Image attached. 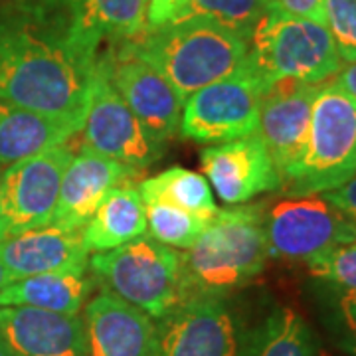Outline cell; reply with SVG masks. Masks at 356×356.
Masks as SVG:
<instances>
[{"instance_id":"cell-19","label":"cell","mask_w":356,"mask_h":356,"mask_svg":"<svg viewBox=\"0 0 356 356\" xmlns=\"http://www.w3.org/2000/svg\"><path fill=\"white\" fill-rule=\"evenodd\" d=\"M83 229L48 224L0 242V261L14 280L40 273L89 269Z\"/></svg>"},{"instance_id":"cell-22","label":"cell","mask_w":356,"mask_h":356,"mask_svg":"<svg viewBox=\"0 0 356 356\" xmlns=\"http://www.w3.org/2000/svg\"><path fill=\"white\" fill-rule=\"evenodd\" d=\"M143 236H147L145 202L133 184L109 192L83 226V242L89 254L109 252Z\"/></svg>"},{"instance_id":"cell-30","label":"cell","mask_w":356,"mask_h":356,"mask_svg":"<svg viewBox=\"0 0 356 356\" xmlns=\"http://www.w3.org/2000/svg\"><path fill=\"white\" fill-rule=\"evenodd\" d=\"M321 196L327 198L329 202L334 204L339 210H343L346 216L356 222V177L353 180H348L343 186L325 192Z\"/></svg>"},{"instance_id":"cell-9","label":"cell","mask_w":356,"mask_h":356,"mask_svg":"<svg viewBox=\"0 0 356 356\" xmlns=\"http://www.w3.org/2000/svg\"><path fill=\"white\" fill-rule=\"evenodd\" d=\"M79 133L83 135L81 147L140 170L156 163L166 149L163 140L154 139L140 125L139 119L117 93L107 74L105 54H102L93 74L83 127Z\"/></svg>"},{"instance_id":"cell-10","label":"cell","mask_w":356,"mask_h":356,"mask_svg":"<svg viewBox=\"0 0 356 356\" xmlns=\"http://www.w3.org/2000/svg\"><path fill=\"white\" fill-rule=\"evenodd\" d=\"M271 257L309 261L337 245L355 242L356 222L321 194L289 196L266 212Z\"/></svg>"},{"instance_id":"cell-3","label":"cell","mask_w":356,"mask_h":356,"mask_svg":"<svg viewBox=\"0 0 356 356\" xmlns=\"http://www.w3.org/2000/svg\"><path fill=\"white\" fill-rule=\"evenodd\" d=\"M266 212L264 202L218 210L202 236L180 254L184 299L226 297L261 275L271 257Z\"/></svg>"},{"instance_id":"cell-37","label":"cell","mask_w":356,"mask_h":356,"mask_svg":"<svg viewBox=\"0 0 356 356\" xmlns=\"http://www.w3.org/2000/svg\"><path fill=\"white\" fill-rule=\"evenodd\" d=\"M0 175H2V168H0Z\"/></svg>"},{"instance_id":"cell-25","label":"cell","mask_w":356,"mask_h":356,"mask_svg":"<svg viewBox=\"0 0 356 356\" xmlns=\"http://www.w3.org/2000/svg\"><path fill=\"white\" fill-rule=\"evenodd\" d=\"M271 2L273 0H184L168 20H208L228 28L250 42L255 26Z\"/></svg>"},{"instance_id":"cell-36","label":"cell","mask_w":356,"mask_h":356,"mask_svg":"<svg viewBox=\"0 0 356 356\" xmlns=\"http://www.w3.org/2000/svg\"><path fill=\"white\" fill-rule=\"evenodd\" d=\"M317 356H344V355H337V353H332V350H325V348H321V346H318Z\"/></svg>"},{"instance_id":"cell-1","label":"cell","mask_w":356,"mask_h":356,"mask_svg":"<svg viewBox=\"0 0 356 356\" xmlns=\"http://www.w3.org/2000/svg\"><path fill=\"white\" fill-rule=\"evenodd\" d=\"M99 58L54 16L24 8L0 20V99L83 127Z\"/></svg>"},{"instance_id":"cell-24","label":"cell","mask_w":356,"mask_h":356,"mask_svg":"<svg viewBox=\"0 0 356 356\" xmlns=\"http://www.w3.org/2000/svg\"><path fill=\"white\" fill-rule=\"evenodd\" d=\"M139 194L145 204H170L204 216H214L220 210L216 204V194L204 175H198L182 166H172L154 177L143 178L139 184Z\"/></svg>"},{"instance_id":"cell-32","label":"cell","mask_w":356,"mask_h":356,"mask_svg":"<svg viewBox=\"0 0 356 356\" xmlns=\"http://www.w3.org/2000/svg\"><path fill=\"white\" fill-rule=\"evenodd\" d=\"M184 0H149L147 6V28H156L166 22Z\"/></svg>"},{"instance_id":"cell-23","label":"cell","mask_w":356,"mask_h":356,"mask_svg":"<svg viewBox=\"0 0 356 356\" xmlns=\"http://www.w3.org/2000/svg\"><path fill=\"white\" fill-rule=\"evenodd\" d=\"M313 329L297 311L277 307L259 325L243 332L240 356H317Z\"/></svg>"},{"instance_id":"cell-18","label":"cell","mask_w":356,"mask_h":356,"mask_svg":"<svg viewBox=\"0 0 356 356\" xmlns=\"http://www.w3.org/2000/svg\"><path fill=\"white\" fill-rule=\"evenodd\" d=\"M0 337L16 356H89L79 315L0 307Z\"/></svg>"},{"instance_id":"cell-5","label":"cell","mask_w":356,"mask_h":356,"mask_svg":"<svg viewBox=\"0 0 356 356\" xmlns=\"http://www.w3.org/2000/svg\"><path fill=\"white\" fill-rule=\"evenodd\" d=\"M356 177V102L332 79L317 93L305 153L283 182L287 196H315Z\"/></svg>"},{"instance_id":"cell-35","label":"cell","mask_w":356,"mask_h":356,"mask_svg":"<svg viewBox=\"0 0 356 356\" xmlns=\"http://www.w3.org/2000/svg\"><path fill=\"white\" fill-rule=\"evenodd\" d=\"M0 356H16L13 353V348L2 341V337H0Z\"/></svg>"},{"instance_id":"cell-27","label":"cell","mask_w":356,"mask_h":356,"mask_svg":"<svg viewBox=\"0 0 356 356\" xmlns=\"http://www.w3.org/2000/svg\"><path fill=\"white\" fill-rule=\"evenodd\" d=\"M318 303L332 344L344 356H356V291L323 283Z\"/></svg>"},{"instance_id":"cell-2","label":"cell","mask_w":356,"mask_h":356,"mask_svg":"<svg viewBox=\"0 0 356 356\" xmlns=\"http://www.w3.org/2000/svg\"><path fill=\"white\" fill-rule=\"evenodd\" d=\"M121 50L154 67L186 102L198 89L240 72L250 42L208 20H168L145 28Z\"/></svg>"},{"instance_id":"cell-16","label":"cell","mask_w":356,"mask_h":356,"mask_svg":"<svg viewBox=\"0 0 356 356\" xmlns=\"http://www.w3.org/2000/svg\"><path fill=\"white\" fill-rule=\"evenodd\" d=\"M135 180H143L140 168L81 147V153L74 154L65 166L51 224L60 228L83 229L109 192Z\"/></svg>"},{"instance_id":"cell-11","label":"cell","mask_w":356,"mask_h":356,"mask_svg":"<svg viewBox=\"0 0 356 356\" xmlns=\"http://www.w3.org/2000/svg\"><path fill=\"white\" fill-rule=\"evenodd\" d=\"M156 356H240L242 325L224 297L196 295L156 321Z\"/></svg>"},{"instance_id":"cell-21","label":"cell","mask_w":356,"mask_h":356,"mask_svg":"<svg viewBox=\"0 0 356 356\" xmlns=\"http://www.w3.org/2000/svg\"><path fill=\"white\" fill-rule=\"evenodd\" d=\"M89 269L40 273L10 281L0 289V307H32L50 313L77 315L95 291Z\"/></svg>"},{"instance_id":"cell-7","label":"cell","mask_w":356,"mask_h":356,"mask_svg":"<svg viewBox=\"0 0 356 356\" xmlns=\"http://www.w3.org/2000/svg\"><path fill=\"white\" fill-rule=\"evenodd\" d=\"M74 156L70 140L2 168L0 175V242L28 229L51 224L62 177Z\"/></svg>"},{"instance_id":"cell-15","label":"cell","mask_w":356,"mask_h":356,"mask_svg":"<svg viewBox=\"0 0 356 356\" xmlns=\"http://www.w3.org/2000/svg\"><path fill=\"white\" fill-rule=\"evenodd\" d=\"M89 356H156L159 327L153 317L102 289L83 307Z\"/></svg>"},{"instance_id":"cell-20","label":"cell","mask_w":356,"mask_h":356,"mask_svg":"<svg viewBox=\"0 0 356 356\" xmlns=\"http://www.w3.org/2000/svg\"><path fill=\"white\" fill-rule=\"evenodd\" d=\"M81 125L0 99V166L46 153L79 135Z\"/></svg>"},{"instance_id":"cell-33","label":"cell","mask_w":356,"mask_h":356,"mask_svg":"<svg viewBox=\"0 0 356 356\" xmlns=\"http://www.w3.org/2000/svg\"><path fill=\"white\" fill-rule=\"evenodd\" d=\"M331 79L356 102V62H343L339 74Z\"/></svg>"},{"instance_id":"cell-17","label":"cell","mask_w":356,"mask_h":356,"mask_svg":"<svg viewBox=\"0 0 356 356\" xmlns=\"http://www.w3.org/2000/svg\"><path fill=\"white\" fill-rule=\"evenodd\" d=\"M149 0H38L32 8L54 16L91 50L127 42L147 28Z\"/></svg>"},{"instance_id":"cell-34","label":"cell","mask_w":356,"mask_h":356,"mask_svg":"<svg viewBox=\"0 0 356 356\" xmlns=\"http://www.w3.org/2000/svg\"><path fill=\"white\" fill-rule=\"evenodd\" d=\"M13 281V277H10V273L6 271V267L2 266V261H0V289L4 287V285H8Z\"/></svg>"},{"instance_id":"cell-12","label":"cell","mask_w":356,"mask_h":356,"mask_svg":"<svg viewBox=\"0 0 356 356\" xmlns=\"http://www.w3.org/2000/svg\"><path fill=\"white\" fill-rule=\"evenodd\" d=\"M323 83L283 81L267 91L255 135L261 139L281 177V186L305 153L313 105Z\"/></svg>"},{"instance_id":"cell-26","label":"cell","mask_w":356,"mask_h":356,"mask_svg":"<svg viewBox=\"0 0 356 356\" xmlns=\"http://www.w3.org/2000/svg\"><path fill=\"white\" fill-rule=\"evenodd\" d=\"M145 214L149 236L156 242L182 252L194 245L212 220V216L194 214L163 202L145 204Z\"/></svg>"},{"instance_id":"cell-13","label":"cell","mask_w":356,"mask_h":356,"mask_svg":"<svg viewBox=\"0 0 356 356\" xmlns=\"http://www.w3.org/2000/svg\"><path fill=\"white\" fill-rule=\"evenodd\" d=\"M105 60L113 88L154 139L166 143L180 133L184 102L165 77L121 48L105 54Z\"/></svg>"},{"instance_id":"cell-31","label":"cell","mask_w":356,"mask_h":356,"mask_svg":"<svg viewBox=\"0 0 356 356\" xmlns=\"http://www.w3.org/2000/svg\"><path fill=\"white\" fill-rule=\"evenodd\" d=\"M283 10L305 16L315 22L325 24V10H323V0H275Z\"/></svg>"},{"instance_id":"cell-6","label":"cell","mask_w":356,"mask_h":356,"mask_svg":"<svg viewBox=\"0 0 356 356\" xmlns=\"http://www.w3.org/2000/svg\"><path fill=\"white\" fill-rule=\"evenodd\" d=\"M89 273L102 289L145 311L154 321L184 301L180 254L151 236L89 255Z\"/></svg>"},{"instance_id":"cell-8","label":"cell","mask_w":356,"mask_h":356,"mask_svg":"<svg viewBox=\"0 0 356 356\" xmlns=\"http://www.w3.org/2000/svg\"><path fill=\"white\" fill-rule=\"evenodd\" d=\"M266 89L243 65L234 76L198 89L182 105L180 135L194 143H228L255 135Z\"/></svg>"},{"instance_id":"cell-14","label":"cell","mask_w":356,"mask_h":356,"mask_svg":"<svg viewBox=\"0 0 356 356\" xmlns=\"http://www.w3.org/2000/svg\"><path fill=\"white\" fill-rule=\"evenodd\" d=\"M200 166L214 194L229 206L281 188L280 172L257 135L206 147Z\"/></svg>"},{"instance_id":"cell-29","label":"cell","mask_w":356,"mask_h":356,"mask_svg":"<svg viewBox=\"0 0 356 356\" xmlns=\"http://www.w3.org/2000/svg\"><path fill=\"white\" fill-rule=\"evenodd\" d=\"M325 26L343 62H356V0H323Z\"/></svg>"},{"instance_id":"cell-4","label":"cell","mask_w":356,"mask_h":356,"mask_svg":"<svg viewBox=\"0 0 356 356\" xmlns=\"http://www.w3.org/2000/svg\"><path fill=\"white\" fill-rule=\"evenodd\" d=\"M245 65L267 93L283 81L325 83L343 60L327 26L287 13L273 0L250 38Z\"/></svg>"},{"instance_id":"cell-28","label":"cell","mask_w":356,"mask_h":356,"mask_svg":"<svg viewBox=\"0 0 356 356\" xmlns=\"http://www.w3.org/2000/svg\"><path fill=\"white\" fill-rule=\"evenodd\" d=\"M305 266L321 283L356 291V240L315 255Z\"/></svg>"}]
</instances>
